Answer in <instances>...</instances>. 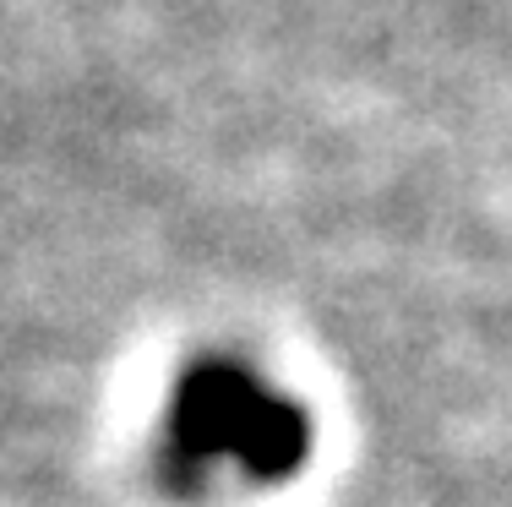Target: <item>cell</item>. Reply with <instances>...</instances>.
<instances>
[{"label": "cell", "instance_id": "1", "mask_svg": "<svg viewBox=\"0 0 512 507\" xmlns=\"http://www.w3.org/2000/svg\"><path fill=\"white\" fill-rule=\"evenodd\" d=\"M169 448L191 469L278 480L306 458V415L240 366H202L175 388Z\"/></svg>", "mask_w": 512, "mask_h": 507}]
</instances>
